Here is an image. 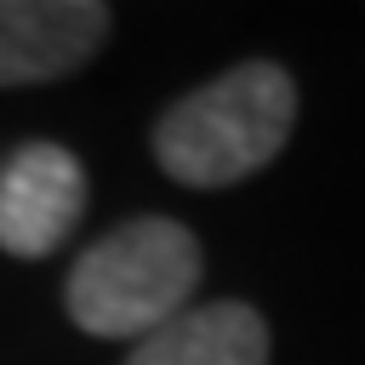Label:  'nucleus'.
<instances>
[{
  "mask_svg": "<svg viewBox=\"0 0 365 365\" xmlns=\"http://www.w3.org/2000/svg\"><path fill=\"white\" fill-rule=\"evenodd\" d=\"M297 125V86L279 63H240L171 103L154 125V160L188 188H228L262 171Z\"/></svg>",
  "mask_w": 365,
  "mask_h": 365,
  "instance_id": "nucleus-1",
  "label": "nucleus"
},
{
  "mask_svg": "<svg viewBox=\"0 0 365 365\" xmlns=\"http://www.w3.org/2000/svg\"><path fill=\"white\" fill-rule=\"evenodd\" d=\"M200 285V240L171 217H131L68 268V314L91 336L143 342L188 308Z\"/></svg>",
  "mask_w": 365,
  "mask_h": 365,
  "instance_id": "nucleus-2",
  "label": "nucleus"
},
{
  "mask_svg": "<svg viewBox=\"0 0 365 365\" xmlns=\"http://www.w3.org/2000/svg\"><path fill=\"white\" fill-rule=\"evenodd\" d=\"M86 211V171L63 143H23L0 165V251L46 257Z\"/></svg>",
  "mask_w": 365,
  "mask_h": 365,
  "instance_id": "nucleus-3",
  "label": "nucleus"
},
{
  "mask_svg": "<svg viewBox=\"0 0 365 365\" xmlns=\"http://www.w3.org/2000/svg\"><path fill=\"white\" fill-rule=\"evenodd\" d=\"M97 0H0V86H40L74 74L108 34Z\"/></svg>",
  "mask_w": 365,
  "mask_h": 365,
  "instance_id": "nucleus-4",
  "label": "nucleus"
},
{
  "mask_svg": "<svg viewBox=\"0 0 365 365\" xmlns=\"http://www.w3.org/2000/svg\"><path fill=\"white\" fill-rule=\"evenodd\" d=\"M125 365H268V325L245 302H200L148 331Z\"/></svg>",
  "mask_w": 365,
  "mask_h": 365,
  "instance_id": "nucleus-5",
  "label": "nucleus"
}]
</instances>
